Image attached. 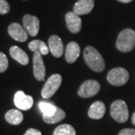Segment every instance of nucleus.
I'll return each instance as SVG.
<instances>
[{
  "label": "nucleus",
  "instance_id": "nucleus-23",
  "mask_svg": "<svg viewBox=\"0 0 135 135\" xmlns=\"http://www.w3.org/2000/svg\"><path fill=\"white\" fill-rule=\"evenodd\" d=\"M10 7L8 2L6 0H0V15H6L10 11Z\"/></svg>",
  "mask_w": 135,
  "mask_h": 135
},
{
  "label": "nucleus",
  "instance_id": "nucleus-22",
  "mask_svg": "<svg viewBox=\"0 0 135 135\" xmlns=\"http://www.w3.org/2000/svg\"><path fill=\"white\" fill-rule=\"evenodd\" d=\"M8 67V60L5 54L0 52V73L5 72Z\"/></svg>",
  "mask_w": 135,
  "mask_h": 135
},
{
  "label": "nucleus",
  "instance_id": "nucleus-24",
  "mask_svg": "<svg viewBox=\"0 0 135 135\" xmlns=\"http://www.w3.org/2000/svg\"><path fill=\"white\" fill-rule=\"evenodd\" d=\"M118 135H135V129L134 128H125L119 131Z\"/></svg>",
  "mask_w": 135,
  "mask_h": 135
},
{
  "label": "nucleus",
  "instance_id": "nucleus-9",
  "mask_svg": "<svg viewBox=\"0 0 135 135\" xmlns=\"http://www.w3.org/2000/svg\"><path fill=\"white\" fill-rule=\"evenodd\" d=\"M15 106L20 110H28L33 105L32 97L26 95L23 91H18L15 93L14 97Z\"/></svg>",
  "mask_w": 135,
  "mask_h": 135
},
{
  "label": "nucleus",
  "instance_id": "nucleus-6",
  "mask_svg": "<svg viewBox=\"0 0 135 135\" xmlns=\"http://www.w3.org/2000/svg\"><path fill=\"white\" fill-rule=\"evenodd\" d=\"M101 89L99 83L95 80H88L81 84L78 89L79 96L84 98H91L97 95Z\"/></svg>",
  "mask_w": 135,
  "mask_h": 135
},
{
  "label": "nucleus",
  "instance_id": "nucleus-16",
  "mask_svg": "<svg viewBox=\"0 0 135 135\" xmlns=\"http://www.w3.org/2000/svg\"><path fill=\"white\" fill-rule=\"evenodd\" d=\"M10 55L12 58L22 65H26L29 63V56L22 49L17 46H13L10 48Z\"/></svg>",
  "mask_w": 135,
  "mask_h": 135
},
{
  "label": "nucleus",
  "instance_id": "nucleus-8",
  "mask_svg": "<svg viewBox=\"0 0 135 135\" xmlns=\"http://www.w3.org/2000/svg\"><path fill=\"white\" fill-rule=\"evenodd\" d=\"M33 72L35 79L38 81L44 80L46 69L41 54L39 52H35L33 56Z\"/></svg>",
  "mask_w": 135,
  "mask_h": 135
},
{
  "label": "nucleus",
  "instance_id": "nucleus-21",
  "mask_svg": "<svg viewBox=\"0 0 135 135\" xmlns=\"http://www.w3.org/2000/svg\"><path fill=\"white\" fill-rule=\"evenodd\" d=\"M38 107L40 110L42 112L43 116H50L54 113L57 109V107L53 105V104L44 101H41L39 103Z\"/></svg>",
  "mask_w": 135,
  "mask_h": 135
},
{
  "label": "nucleus",
  "instance_id": "nucleus-15",
  "mask_svg": "<svg viewBox=\"0 0 135 135\" xmlns=\"http://www.w3.org/2000/svg\"><path fill=\"white\" fill-rule=\"evenodd\" d=\"M80 48L79 44L74 41H71L65 47V59L68 63L75 62L80 56Z\"/></svg>",
  "mask_w": 135,
  "mask_h": 135
},
{
  "label": "nucleus",
  "instance_id": "nucleus-11",
  "mask_svg": "<svg viewBox=\"0 0 135 135\" xmlns=\"http://www.w3.org/2000/svg\"><path fill=\"white\" fill-rule=\"evenodd\" d=\"M48 47L54 57L59 58L64 52V45L62 39L58 35H51L48 39Z\"/></svg>",
  "mask_w": 135,
  "mask_h": 135
},
{
  "label": "nucleus",
  "instance_id": "nucleus-25",
  "mask_svg": "<svg viewBox=\"0 0 135 135\" xmlns=\"http://www.w3.org/2000/svg\"><path fill=\"white\" fill-rule=\"evenodd\" d=\"M23 135H42L40 131L35 129V128H29L26 131Z\"/></svg>",
  "mask_w": 135,
  "mask_h": 135
},
{
  "label": "nucleus",
  "instance_id": "nucleus-5",
  "mask_svg": "<svg viewBox=\"0 0 135 135\" xmlns=\"http://www.w3.org/2000/svg\"><path fill=\"white\" fill-rule=\"evenodd\" d=\"M62 76L58 74L51 75L46 81L41 90V95L44 98L48 99L57 92L62 83Z\"/></svg>",
  "mask_w": 135,
  "mask_h": 135
},
{
  "label": "nucleus",
  "instance_id": "nucleus-12",
  "mask_svg": "<svg viewBox=\"0 0 135 135\" xmlns=\"http://www.w3.org/2000/svg\"><path fill=\"white\" fill-rule=\"evenodd\" d=\"M65 22L68 29L72 33H78L82 27V21L79 15H76L74 11L68 12L65 15Z\"/></svg>",
  "mask_w": 135,
  "mask_h": 135
},
{
  "label": "nucleus",
  "instance_id": "nucleus-27",
  "mask_svg": "<svg viewBox=\"0 0 135 135\" xmlns=\"http://www.w3.org/2000/svg\"><path fill=\"white\" fill-rule=\"evenodd\" d=\"M131 122H132V123H133V125L135 126V112L134 113V114H133V116H132V119H131Z\"/></svg>",
  "mask_w": 135,
  "mask_h": 135
},
{
  "label": "nucleus",
  "instance_id": "nucleus-14",
  "mask_svg": "<svg viewBox=\"0 0 135 135\" xmlns=\"http://www.w3.org/2000/svg\"><path fill=\"white\" fill-rule=\"evenodd\" d=\"M105 111L106 107L102 101H95L89 109L88 116L92 119H101L104 116Z\"/></svg>",
  "mask_w": 135,
  "mask_h": 135
},
{
  "label": "nucleus",
  "instance_id": "nucleus-26",
  "mask_svg": "<svg viewBox=\"0 0 135 135\" xmlns=\"http://www.w3.org/2000/svg\"><path fill=\"white\" fill-rule=\"evenodd\" d=\"M120 2H122V3H128V2H131L132 0H117Z\"/></svg>",
  "mask_w": 135,
  "mask_h": 135
},
{
  "label": "nucleus",
  "instance_id": "nucleus-18",
  "mask_svg": "<svg viewBox=\"0 0 135 135\" xmlns=\"http://www.w3.org/2000/svg\"><path fill=\"white\" fill-rule=\"evenodd\" d=\"M29 48L32 52H39L41 55H47L49 53L48 46L42 41L34 40L29 44Z\"/></svg>",
  "mask_w": 135,
  "mask_h": 135
},
{
  "label": "nucleus",
  "instance_id": "nucleus-3",
  "mask_svg": "<svg viewBox=\"0 0 135 135\" xmlns=\"http://www.w3.org/2000/svg\"><path fill=\"white\" fill-rule=\"evenodd\" d=\"M110 115L112 118L119 123H124L128 119L129 113L126 103L122 100H116L110 106Z\"/></svg>",
  "mask_w": 135,
  "mask_h": 135
},
{
  "label": "nucleus",
  "instance_id": "nucleus-7",
  "mask_svg": "<svg viewBox=\"0 0 135 135\" xmlns=\"http://www.w3.org/2000/svg\"><path fill=\"white\" fill-rule=\"evenodd\" d=\"M23 24L28 35L32 37L38 35L40 28V21L37 17L26 15L23 18Z\"/></svg>",
  "mask_w": 135,
  "mask_h": 135
},
{
  "label": "nucleus",
  "instance_id": "nucleus-10",
  "mask_svg": "<svg viewBox=\"0 0 135 135\" xmlns=\"http://www.w3.org/2000/svg\"><path fill=\"white\" fill-rule=\"evenodd\" d=\"M8 32L10 36L15 41L24 42L28 39V33L24 28L17 23H13L10 25Z\"/></svg>",
  "mask_w": 135,
  "mask_h": 135
},
{
  "label": "nucleus",
  "instance_id": "nucleus-2",
  "mask_svg": "<svg viewBox=\"0 0 135 135\" xmlns=\"http://www.w3.org/2000/svg\"><path fill=\"white\" fill-rule=\"evenodd\" d=\"M116 47L122 53L131 51L135 47V32L131 29H126L119 34Z\"/></svg>",
  "mask_w": 135,
  "mask_h": 135
},
{
  "label": "nucleus",
  "instance_id": "nucleus-13",
  "mask_svg": "<svg viewBox=\"0 0 135 135\" xmlns=\"http://www.w3.org/2000/svg\"><path fill=\"white\" fill-rule=\"evenodd\" d=\"M94 5V0H79L74 6L73 11L79 16L87 15L92 11Z\"/></svg>",
  "mask_w": 135,
  "mask_h": 135
},
{
  "label": "nucleus",
  "instance_id": "nucleus-17",
  "mask_svg": "<svg viewBox=\"0 0 135 135\" xmlns=\"http://www.w3.org/2000/svg\"><path fill=\"white\" fill-rule=\"evenodd\" d=\"M6 121L11 124V125H19L23 120V113L18 110L12 109L8 110L5 115Z\"/></svg>",
  "mask_w": 135,
  "mask_h": 135
},
{
  "label": "nucleus",
  "instance_id": "nucleus-4",
  "mask_svg": "<svg viewBox=\"0 0 135 135\" xmlns=\"http://www.w3.org/2000/svg\"><path fill=\"white\" fill-rule=\"evenodd\" d=\"M107 79L111 85L120 86L125 85L128 81L129 73L123 68H114L107 73Z\"/></svg>",
  "mask_w": 135,
  "mask_h": 135
},
{
  "label": "nucleus",
  "instance_id": "nucleus-20",
  "mask_svg": "<svg viewBox=\"0 0 135 135\" xmlns=\"http://www.w3.org/2000/svg\"><path fill=\"white\" fill-rule=\"evenodd\" d=\"M53 135H76V131L71 125L63 124L54 130Z\"/></svg>",
  "mask_w": 135,
  "mask_h": 135
},
{
  "label": "nucleus",
  "instance_id": "nucleus-19",
  "mask_svg": "<svg viewBox=\"0 0 135 135\" xmlns=\"http://www.w3.org/2000/svg\"><path fill=\"white\" fill-rule=\"evenodd\" d=\"M65 118V111L57 107L56 112L50 116H43L44 121L47 124H55Z\"/></svg>",
  "mask_w": 135,
  "mask_h": 135
},
{
  "label": "nucleus",
  "instance_id": "nucleus-1",
  "mask_svg": "<svg viewBox=\"0 0 135 135\" xmlns=\"http://www.w3.org/2000/svg\"><path fill=\"white\" fill-rule=\"evenodd\" d=\"M83 58L86 65L95 72H101L105 68V63L100 53L92 46L86 47L83 51Z\"/></svg>",
  "mask_w": 135,
  "mask_h": 135
}]
</instances>
